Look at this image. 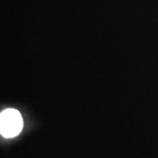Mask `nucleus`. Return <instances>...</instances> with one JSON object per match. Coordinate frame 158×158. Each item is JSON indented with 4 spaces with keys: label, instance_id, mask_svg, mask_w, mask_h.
I'll return each mask as SVG.
<instances>
[{
    "label": "nucleus",
    "instance_id": "nucleus-1",
    "mask_svg": "<svg viewBox=\"0 0 158 158\" xmlns=\"http://www.w3.org/2000/svg\"><path fill=\"white\" fill-rule=\"evenodd\" d=\"M23 128V118L15 109H6L0 115V132L4 138H15Z\"/></svg>",
    "mask_w": 158,
    "mask_h": 158
}]
</instances>
